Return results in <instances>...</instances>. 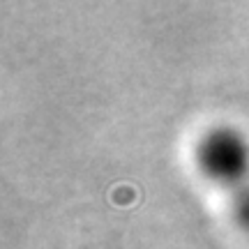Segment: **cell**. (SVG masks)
I'll return each mask as SVG.
<instances>
[{
	"mask_svg": "<svg viewBox=\"0 0 249 249\" xmlns=\"http://www.w3.org/2000/svg\"><path fill=\"white\" fill-rule=\"evenodd\" d=\"M194 164L208 182L238 189L249 180V136L233 124H214L198 136Z\"/></svg>",
	"mask_w": 249,
	"mask_h": 249,
	"instance_id": "cell-1",
	"label": "cell"
},
{
	"mask_svg": "<svg viewBox=\"0 0 249 249\" xmlns=\"http://www.w3.org/2000/svg\"><path fill=\"white\" fill-rule=\"evenodd\" d=\"M231 214L233 222L249 233V180L231 192Z\"/></svg>",
	"mask_w": 249,
	"mask_h": 249,
	"instance_id": "cell-2",
	"label": "cell"
}]
</instances>
